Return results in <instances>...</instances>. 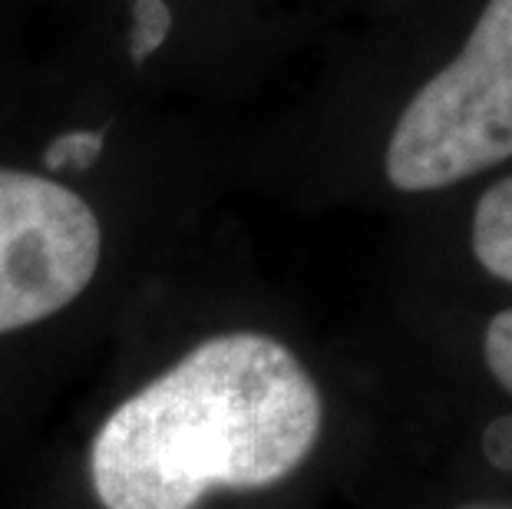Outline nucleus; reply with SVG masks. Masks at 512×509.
Instances as JSON below:
<instances>
[{
	"instance_id": "nucleus-1",
	"label": "nucleus",
	"mask_w": 512,
	"mask_h": 509,
	"mask_svg": "<svg viewBox=\"0 0 512 509\" xmlns=\"http://www.w3.org/2000/svg\"><path fill=\"white\" fill-rule=\"evenodd\" d=\"M321 424V391L294 351L258 331L215 334L103 420L90 480L103 509H195L212 490L285 483Z\"/></svg>"
},
{
	"instance_id": "nucleus-2",
	"label": "nucleus",
	"mask_w": 512,
	"mask_h": 509,
	"mask_svg": "<svg viewBox=\"0 0 512 509\" xmlns=\"http://www.w3.org/2000/svg\"><path fill=\"white\" fill-rule=\"evenodd\" d=\"M506 159H512V0H489L463 50L400 113L384 172L400 192H437Z\"/></svg>"
},
{
	"instance_id": "nucleus-3",
	"label": "nucleus",
	"mask_w": 512,
	"mask_h": 509,
	"mask_svg": "<svg viewBox=\"0 0 512 509\" xmlns=\"http://www.w3.org/2000/svg\"><path fill=\"white\" fill-rule=\"evenodd\" d=\"M103 232L73 189L0 169V334L73 305L100 268Z\"/></svg>"
},
{
	"instance_id": "nucleus-4",
	"label": "nucleus",
	"mask_w": 512,
	"mask_h": 509,
	"mask_svg": "<svg viewBox=\"0 0 512 509\" xmlns=\"http://www.w3.org/2000/svg\"><path fill=\"white\" fill-rule=\"evenodd\" d=\"M470 242L479 268L512 285V176L499 179L479 196Z\"/></svg>"
},
{
	"instance_id": "nucleus-5",
	"label": "nucleus",
	"mask_w": 512,
	"mask_h": 509,
	"mask_svg": "<svg viewBox=\"0 0 512 509\" xmlns=\"http://www.w3.org/2000/svg\"><path fill=\"white\" fill-rule=\"evenodd\" d=\"M172 34V10L166 0H133V34H129V60L146 63Z\"/></svg>"
},
{
	"instance_id": "nucleus-6",
	"label": "nucleus",
	"mask_w": 512,
	"mask_h": 509,
	"mask_svg": "<svg viewBox=\"0 0 512 509\" xmlns=\"http://www.w3.org/2000/svg\"><path fill=\"white\" fill-rule=\"evenodd\" d=\"M103 133H96V129H80V133H63L57 136L53 143L47 146V153H43V162H47V169H90L96 159L103 153Z\"/></svg>"
},
{
	"instance_id": "nucleus-7",
	"label": "nucleus",
	"mask_w": 512,
	"mask_h": 509,
	"mask_svg": "<svg viewBox=\"0 0 512 509\" xmlns=\"http://www.w3.org/2000/svg\"><path fill=\"white\" fill-rule=\"evenodd\" d=\"M483 357L489 374L506 394H512V308L493 314L483 334Z\"/></svg>"
},
{
	"instance_id": "nucleus-8",
	"label": "nucleus",
	"mask_w": 512,
	"mask_h": 509,
	"mask_svg": "<svg viewBox=\"0 0 512 509\" xmlns=\"http://www.w3.org/2000/svg\"><path fill=\"white\" fill-rule=\"evenodd\" d=\"M483 450H486L489 463H496V467H503V470H512V417L496 420V424L486 430Z\"/></svg>"
},
{
	"instance_id": "nucleus-9",
	"label": "nucleus",
	"mask_w": 512,
	"mask_h": 509,
	"mask_svg": "<svg viewBox=\"0 0 512 509\" xmlns=\"http://www.w3.org/2000/svg\"><path fill=\"white\" fill-rule=\"evenodd\" d=\"M460 509H512V506H493V503H476V506H460Z\"/></svg>"
}]
</instances>
